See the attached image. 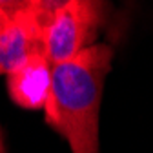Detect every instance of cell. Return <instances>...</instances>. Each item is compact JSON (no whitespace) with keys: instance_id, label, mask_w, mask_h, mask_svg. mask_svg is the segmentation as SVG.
<instances>
[{"instance_id":"obj_1","label":"cell","mask_w":153,"mask_h":153,"mask_svg":"<svg viewBox=\"0 0 153 153\" xmlns=\"http://www.w3.org/2000/svg\"><path fill=\"white\" fill-rule=\"evenodd\" d=\"M111 62L113 48L93 44L51 68L44 117L48 126L68 140L73 153H99L100 104Z\"/></svg>"},{"instance_id":"obj_2","label":"cell","mask_w":153,"mask_h":153,"mask_svg":"<svg viewBox=\"0 0 153 153\" xmlns=\"http://www.w3.org/2000/svg\"><path fill=\"white\" fill-rule=\"evenodd\" d=\"M109 4L99 0H55L44 31V55L51 66L91 48Z\"/></svg>"},{"instance_id":"obj_5","label":"cell","mask_w":153,"mask_h":153,"mask_svg":"<svg viewBox=\"0 0 153 153\" xmlns=\"http://www.w3.org/2000/svg\"><path fill=\"white\" fill-rule=\"evenodd\" d=\"M11 6L13 2H7V0H0V31H2L6 20H7V16L11 13Z\"/></svg>"},{"instance_id":"obj_3","label":"cell","mask_w":153,"mask_h":153,"mask_svg":"<svg viewBox=\"0 0 153 153\" xmlns=\"http://www.w3.org/2000/svg\"><path fill=\"white\" fill-rule=\"evenodd\" d=\"M55 0H15L0 31V73L9 75L44 53V31Z\"/></svg>"},{"instance_id":"obj_4","label":"cell","mask_w":153,"mask_h":153,"mask_svg":"<svg viewBox=\"0 0 153 153\" xmlns=\"http://www.w3.org/2000/svg\"><path fill=\"white\" fill-rule=\"evenodd\" d=\"M51 62L46 55H35L7 76L9 99L22 109H44L51 88Z\"/></svg>"},{"instance_id":"obj_6","label":"cell","mask_w":153,"mask_h":153,"mask_svg":"<svg viewBox=\"0 0 153 153\" xmlns=\"http://www.w3.org/2000/svg\"><path fill=\"white\" fill-rule=\"evenodd\" d=\"M0 153H6V144H4V133L0 128Z\"/></svg>"}]
</instances>
